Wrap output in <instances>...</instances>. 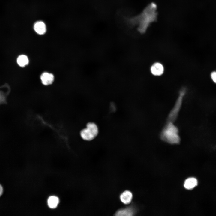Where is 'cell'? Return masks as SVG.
<instances>
[{"instance_id":"cell-1","label":"cell","mask_w":216,"mask_h":216,"mask_svg":"<svg viewBox=\"0 0 216 216\" xmlns=\"http://www.w3.org/2000/svg\"><path fill=\"white\" fill-rule=\"evenodd\" d=\"M156 4L152 3L146 7L140 14L132 18H126L127 24L131 26L137 25L141 33H145L151 23L156 21L157 17Z\"/></svg>"},{"instance_id":"cell-2","label":"cell","mask_w":216,"mask_h":216,"mask_svg":"<svg viewBox=\"0 0 216 216\" xmlns=\"http://www.w3.org/2000/svg\"><path fill=\"white\" fill-rule=\"evenodd\" d=\"M174 122H167L160 134L161 139L170 144H177L180 141V137L177 127Z\"/></svg>"},{"instance_id":"cell-3","label":"cell","mask_w":216,"mask_h":216,"mask_svg":"<svg viewBox=\"0 0 216 216\" xmlns=\"http://www.w3.org/2000/svg\"><path fill=\"white\" fill-rule=\"evenodd\" d=\"M98 133V128L96 124L93 122H89L87 124L86 128L81 130L80 134L83 140L90 141L97 136Z\"/></svg>"},{"instance_id":"cell-4","label":"cell","mask_w":216,"mask_h":216,"mask_svg":"<svg viewBox=\"0 0 216 216\" xmlns=\"http://www.w3.org/2000/svg\"><path fill=\"white\" fill-rule=\"evenodd\" d=\"M185 92V89L184 88L180 90L179 95L175 103L168 115V122H174L177 117L181 107L183 97Z\"/></svg>"},{"instance_id":"cell-5","label":"cell","mask_w":216,"mask_h":216,"mask_svg":"<svg viewBox=\"0 0 216 216\" xmlns=\"http://www.w3.org/2000/svg\"><path fill=\"white\" fill-rule=\"evenodd\" d=\"M34 31L38 34L42 35L44 34L46 32V26L45 23L41 20L35 22L33 25Z\"/></svg>"},{"instance_id":"cell-6","label":"cell","mask_w":216,"mask_h":216,"mask_svg":"<svg viewBox=\"0 0 216 216\" xmlns=\"http://www.w3.org/2000/svg\"><path fill=\"white\" fill-rule=\"evenodd\" d=\"M150 70L153 75L156 76H160L163 74L164 68L162 64L157 62L152 65L151 67Z\"/></svg>"},{"instance_id":"cell-7","label":"cell","mask_w":216,"mask_h":216,"mask_svg":"<svg viewBox=\"0 0 216 216\" xmlns=\"http://www.w3.org/2000/svg\"><path fill=\"white\" fill-rule=\"evenodd\" d=\"M40 78L42 83L45 86L51 84L54 80L53 75L48 72L43 73L41 75Z\"/></svg>"},{"instance_id":"cell-8","label":"cell","mask_w":216,"mask_h":216,"mask_svg":"<svg viewBox=\"0 0 216 216\" xmlns=\"http://www.w3.org/2000/svg\"><path fill=\"white\" fill-rule=\"evenodd\" d=\"M132 194L129 191L124 192L120 195V199L121 201L125 204L130 203L132 199Z\"/></svg>"},{"instance_id":"cell-9","label":"cell","mask_w":216,"mask_h":216,"mask_svg":"<svg viewBox=\"0 0 216 216\" xmlns=\"http://www.w3.org/2000/svg\"><path fill=\"white\" fill-rule=\"evenodd\" d=\"M197 184V181L196 178H190L186 180L184 186L186 189L190 190L194 188Z\"/></svg>"},{"instance_id":"cell-10","label":"cell","mask_w":216,"mask_h":216,"mask_svg":"<svg viewBox=\"0 0 216 216\" xmlns=\"http://www.w3.org/2000/svg\"><path fill=\"white\" fill-rule=\"evenodd\" d=\"M17 62L20 66L21 67H24L28 64L29 59L26 56L22 55L18 57Z\"/></svg>"},{"instance_id":"cell-11","label":"cell","mask_w":216,"mask_h":216,"mask_svg":"<svg viewBox=\"0 0 216 216\" xmlns=\"http://www.w3.org/2000/svg\"><path fill=\"white\" fill-rule=\"evenodd\" d=\"M134 214L133 209L131 208L122 209L117 211L116 215L117 216H132Z\"/></svg>"},{"instance_id":"cell-12","label":"cell","mask_w":216,"mask_h":216,"mask_svg":"<svg viewBox=\"0 0 216 216\" xmlns=\"http://www.w3.org/2000/svg\"><path fill=\"white\" fill-rule=\"evenodd\" d=\"M59 202L58 197L55 196L50 197L47 201L49 206L51 208H54L57 206Z\"/></svg>"},{"instance_id":"cell-13","label":"cell","mask_w":216,"mask_h":216,"mask_svg":"<svg viewBox=\"0 0 216 216\" xmlns=\"http://www.w3.org/2000/svg\"><path fill=\"white\" fill-rule=\"evenodd\" d=\"M6 101V97L4 93L0 91V104L4 103Z\"/></svg>"},{"instance_id":"cell-14","label":"cell","mask_w":216,"mask_h":216,"mask_svg":"<svg viewBox=\"0 0 216 216\" xmlns=\"http://www.w3.org/2000/svg\"><path fill=\"white\" fill-rule=\"evenodd\" d=\"M211 77L213 82L216 84V71H214L211 73Z\"/></svg>"},{"instance_id":"cell-15","label":"cell","mask_w":216,"mask_h":216,"mask_svg":"<svg viewBox=\"0 0 216 216\" xmlns=\"http://www.w3.org/2000/svg\"><path fill=\"white\" fill-rule=\"evenodd\" d=\"M4 192V188L2 184L0 183V198L3 195Z\"/></svg>"}]
</instances>
